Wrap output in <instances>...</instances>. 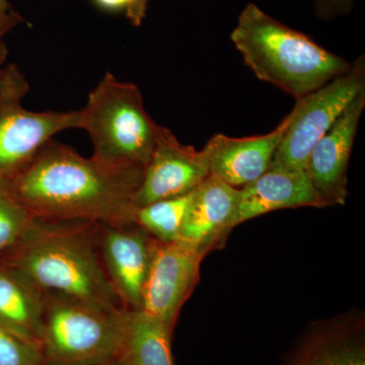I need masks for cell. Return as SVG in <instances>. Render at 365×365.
I'll return each mask as SVG.
<instances>
[{
  "label": "cell",
  "instance_id": "obj_21",
  "mask_svg": "<svg viewBox=\"0 0 365 365\" xmlns=\"http://www.w3.org/2000/svg\"><path fill=\"white\" fill-rule=\"evenodd\" d=\"M23 21L24 19L14 11L9 0H0V40Z\"/></svg>",
  "mask_w": 365,
  "mask_h": 365
},
{
  "label": "cell",
  "instance_id": "obj_2",
  "mask_svg": "<svg viewBox=\"0 0 365 365\" xmlns=\"http://www.w3.org/2000/svg\"><path fill=\"white\" fill-rule=\"evenodd\" d=\"M98 234L96 222L34 218L23 239L0 263L20 271L44 294L118 313L124 307L106 274Z\"/></svg>",
  "mask_w": 365,
  "mask_h": 365
},
{
  "label": "cell",
  "instance_id": "obj_9",
  "mask_svg": "<svg viewBox=\"0 0 365 365\" xmlns=\"http://www.w3.org/2000/svg\"><path fill=\"white\" fill-rule=\"evenodd\" d=\"M101 258L125 309L140 311L150 272L153 239L134 222L100 225Z\"/></svg>",
  "mask_w": 365,
  "mask_h": 365
},
{
  "label": "cell",
  "instance_id": "obj_12",
  "mask_svg": "<svg viewBox=\"0 0 365 365\" xmlns=\"http://www.w3.org/2000/svg\"><path fill=\"white\" fill-rule=\"evenodd\" d=\"M282 365H365V317L351 309L314 322Z\"/></svg>",
  "mask_w": 365,
  "mask_h": 365
},
{
  "label": "cell",
  "instance_id": "obj_17",
  "mask_svg": "<svg viewBox=\"0 0 365 365\" xmlns=\"http://www.w3.org/2000/svg\"><path fill=\"white\" fill-rule=\"evenodd\" d=\"M173 334L165 324L141 309H124L119 357L126 365H176Z\"/></svg>",
  "mask_w": 365,
  "mask_h": 365
},
{
  "label": "cell",
  "instance_id": "obj_13",
  "mask_svg": "<svg viewBox=\"0 0 365 365\" xmlns=\"http://www.w3.org/2000/svg\"><path fill=\"white\" fill-rule=\"evenodd\" d=\"M288 122L289 115L263 135L235 138L218 133L211 137L203 148L210 176L237 189L258 179L270 168Z\"/></svg>",
  "mask_w": 365,
  "mask_h": 365
},
{
  "label": "cell",
  "instance_id": "obj_23",
  "mask_svg": "<svg viewBox=\"0 0 365 365\" xmlns=\"http://www.w3.org/2000/svg\"><path fill=\"white\" fill-rule=\"evenodd\" d=\"M98 6L107 11H125L127 18L130 16L136 0H93Z\"/></svg>",
  "mask_w": 365,
  "mask_h": 365
},
{
  "label": "cell",
  "instance_id": "obj_16",
  "mask_svg": "<svg viewBox=\"0 0 365 365\" xmlns=\"http://www.w3.org/2000/svg\"><path fill=\"white\" fill-rule=\"evenodd\" d=\"M45 294L11 266L0 263V326L41 346Z\"/></svg>",
  "mask_w": 365,
  "mask_h": 365
},
{
  "label": "cell",
  "instance_id": "obj_4",
  "mask_svg": "<svg viewBox=\"0 0 365 365\" xmlns=\"http://www.w3.org/2000/svg\"><path fill=\"white\" fill-rule=\"evenodd\" d=\"M79 113L81 129L88 132L93 143L91 158L113 167L144 170L160 125L146 111L138 86L107 72Z\"/></svg>",
  "mask_w": 365,
  "mask_h": 365
},
{
  "label": "cell",
  "instance_id": "obj_25",
  "mask_svg": "<svg viewBox=\"0 0 365 365\" xmlns=\"http://www.w3.org/2000/svg\"><path fill=\"white\" fill-rule=\"evenodd\" d=\"M88 365H126L123 360L120 359L119 356L113 357V359L104 360V361L96 362Z\"/></svg>",
  "mask_w": 365,
  "mask_h": 365
},
{
  "label": "cell",
  "instance_id": "obj_18",
  "mask_svg": "<svg viewBox=\"0 0 365 365\" xmlns=\"http://www.w3.org/2000/svg\"><path fill=\"white\" fill-rule=\"evenodd\" d=\"M193 192L139 206L134 210L132 222L158 242L178 241L193 198Z\"/></svg>",
  "mask_w": 365,
  "mask_h": 365
},
{
  "label": "cell",
  "instance_id": "obj_24",
  "mask_svg": "<svg viewBox=\"0 0 365 365\" xmlns=\"http://www.w3.org/2000/svg\"><path fill=\"white\" fill-rule=\"evenodd\" d=\"M148 2L150 0H136L135 7L128 19L133 26H139L143 24L148 11Z\"/></svg>",
  "mask_w": 365,
  "mask_h": 365
},
{
  "label": "cell",
  "instance_id": "obj_3",
  "mask_svg": "<svg viewBox=\"0 0 365 365\" xmlns=\"http://www.w3.org/2000/svg\"><path fill=\"white\" fill-rule=\"evenodd\" d=\"M230 40L257 78L295 100L349 71L351 62L269 16L256 4L242 9Z\"/></svg>",
  "mask_w": 365,
  "mask_h": 365
},
{
  "label": "cell",
  "instance_id": "obj_10",
  "mask_svg": "<svg viewBox=\"0 0 365 365\" xmlns=\"http://www.w3.org/2000/svg\"><path fill=\"white\" fill-rule=\"evenodd\" d=\"M210 176L202 150L182 144L170 129L160 126L157 144L144 168L135 207L163 199L187 195Z\"/></svg>",
  "mask_w": 365,
  "mask_h": 365
},
{
  "label": "cell",
  "instance_id": "obj_20",
  "mask_svg": "<svg viewBox=\"0 0 365 365\" xmlns=\"http://www.w3.org/2000/svg\"><path fill=\"white\" fill-rule=\"evenodd\" d=\"M39 344L21 339L0 326V365H45Z\"/></svg>",
  "mask_w": 365,
  "mask_h": 365
},
{
  "label": "cell",
  "instance_id": "obj_8",
  "mask_svg": "<svg viewBox=\"0 0 365 365\" xmlns=\"http://www.w3.org/2000/svg\"><path fill=\"white\" fill-rule=\"evenodd\" d=\"M206 254L188 242H158L153 239L150 272L144 288L141 311L174 332L182 307L200 280Z\"/></svg>",
  "mask_w": 365,
  "mask_h": 365
},
{
  "label": "cell",
  "instance_id": "obj_14",
  "mask_svg": "<svg viewBox=\"0 0 365 365\" xmlns=\"http://www.w3.org/2000/svg\"><path fill=\"white\" fill-rule=\"evenodd\" d=\"M327 207L306 170L270 167L239 189L232 230L242 222L285 208Z\"/></svg>",
  "mask_w": 365,
  "mask_h": 365
},
{
  "label": "cell",
  "instance_id": "obj_5",
  "mask_svg": "<svg viewBox=\"0 0 365 365\" xmlns=\"http://www.w3.org/2000/svg\"><path fill=\"white\" fill-rule=\"evenodd\" d=\"M122 312L45 294L41 348L46 364L88 365L119 356Z\"/></svg>",
  "mask_w": 365,
  "mask_h": 365
},
{
  "label": "cell",
  "instance_id": "obj_19",
  "mask_svg": "<svg viewBox=\"0 0 365 365\" xmlns=\"http://www.w3.org/2000/svg\"><path fill=\"white\" fill-rule=\"evenodd\" d=\"M34 218L9 191V185H0V260L23 239Z\"/></svg>",
  "mask_w": 365,
  "mask_h": 365
},
{
  "label": "cell",
  "instance_id": "obj_7",
  "mask_svg": "<svg viewBox=\"0 0 365 365\" xmlns=\"http://www.w3.org/2000/svg\"><path fill=\"white\" fill-rule=\"evenodd\" d=\"M364 90L365 56L362 54L351 62L349 71L297 100L270 167L306 170L314 144Z\"/></svg>",
  "mask_w": 365,
  "mask_h": 365
},
{
  "label": "cell",
  "instance_id": "obj_22",
  "mask_svg": "<svg viewBox=\"0 0 365 365\" xmlns=\"http://www.w3.org/2000/svg\"><path fill=\"white\" fill-rule=\"evenodd\" d=\"M316 7L322 16L331 18L347 13L353 4V0H314Z\"/></svg>",
  "mask_w": 365,
  "mask_h": 365
},
{
  "label": "cell",
  "instance_id": "obj_6",
  "mask_svg": "<svg viewBox=\"0 0 365 365\" xmlns=\"http://www.w3.org/2000/svg\"><path fill=\"white\" fill-rule=\"evenodd\" d=\"M30 91L16 64L0 69V185H9L53 137L81 129V113L34 112L23 101Z\"/></svg>",
  "mask_w": 365,
  "mask_h": 365
},
{
  "label": "cell",
  "instance_id": "obj_27",
  "mask_svg": "<svg viewBox=\"0 0 365 365\" xmlns=\"http://www.w3.org/2000/svg\"><path fill=\"white\" fill-rule=\"evenodd\" d=\"M45 365H53V364H45Z\"/></svg>",
  "mask_w": 365,
  "mask_h": 365
},
{
  "label": "cell",
  "instance_id": "obj_15",
  "mask_svg": "<svg viewBox=\"0 0 365 365\" xmlns=\"http://www.w3.org/2000/svg\"><path fill=\"white\" fill-rule=\"evenodd\" d=\"M239 189L209 176L193 192L180 240L207 255L220 248L232 230Z\"/></svg>",
  "mask_w": 365,
  "mask_h": 365
},
{
  "label": "cell",
  "instance_id": "obj_11",
  "mask_svg": "<svg viewBox=\"0 0 365 365\" xmlns=\"http://www.w3.org/2000/svg\"><path fill=\"white\" fill-rule=\"evenodd\" d=\"M365 109V90L347 106L309 153L306 172L326 206L344 205L348 165Z\"/></svg>",
  "mask_w": 365,
  "mask_h": 365
},
{
  "label": "cell",
  "instance_id": "obj_26",
  "mask_svg": "<svg viewBox=\"0 0 365 365\" xmlns=\"http://www.w3.org/2000/svg\"><path fill=\"white\" fill-rule=\"evenodd\" d=\"M7 55H9V49H7L6 45L2 42V40H0V66L6 62Z\"/></svg>",
  "mask_w": 365,
  "mask_h": 365
},
{
  "label": "cell",
  "instance_id": "obj_1",
  "mask_svg": "<svg viewBox=\"0 0 365 365\" xmlns=\"http://www.w3.org/2000/svg\"><path fill=\"white\" fill-rule=\"evenodd\" d=\"M143 170L106 165L51 140L9 182V189L40 220L132 222Z\"/></svg>",
  "mask_w": 365,
  "mask_h": 365
}]
</instances>
